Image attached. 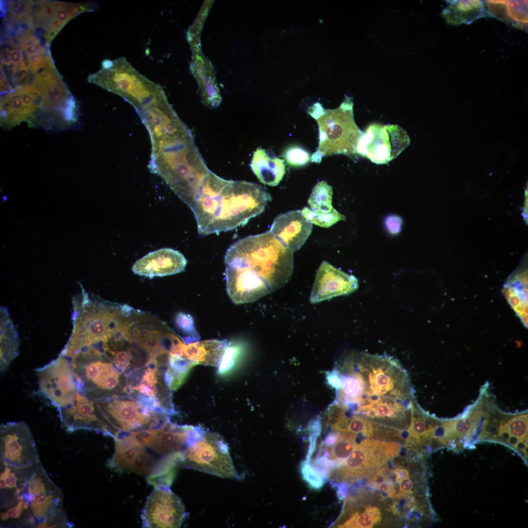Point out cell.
<instances>
[{"instance_id": "1", "label": "cell", "mask_w": 528, "mask_h": 528, "mask_svg": "<svg viewBox=\"0 0 528 528\" xmlns=\"http://www.w3.org/2000/svg\"><path fill=\"white\" fill-rule=\"evenodd\" d=\"M336 368L332 381L341 413L392 421L414 414L418 404L409 376L393 357L353 352L343 356Z\"/></svg>"}, {"instance_id": "2", "label": "cell", "mask_w": 528, "mask_h": 528, "mask_svg": "<svg viewBox=\"0 0 528 528\" xmlns=\"http://www.w3.org/2000/svg\"><path fill=\"white\" fill-rule=\"evenodd\" d=\"M150 171L160 176L189 207L211 171L187 129L151 143Z\"/></svg>"}, {"instance_id": "3", "label": "cell", "mask_w": 528, "mask_h": 528, "mask_svg": "<svg viewBox=\"0 0 528 528\" xmlns=\"http://www.w3.org/2000/svg\"><path fill=\"white\" fill-rule=\"evenodd\" d=\"M293 251L270 231L239 240L227 249L226 266L241 270L270 293L284 286L293 269Z\"/></svg>"}, {"instance_id": "4", "label": "cell", "mask_w": 528, "mask_h": 528, "mask_svg": "<svg viewBox=\"0 0 528 528\" xmlns=\"http://www.w3.org/2000/svg\"><path fill=\"white\" fill-rule=\"evenodd\" d=\"M271 199L270 195L261 185L228 180L219 196L215 216L206 235L245 225L263 212Z\"/></svg>"}, {"instance_id": "5", "label": "cell", "mask_w": 528, "mask_h": 528, "mask_svg": "<svg viewBox=\"0 0 528 528\" xmlns=\"http://www.w3.org/2000/svg\"><path fill=\"white\" fill-rule=\"evenodd\" d=\"M308 113L317 121L319 134V146L310 157L311 162L319 163L323 157L334 154L356 153L363 132L354 122L351 107L326 110L315 105Z\"/></svg>"}, {"instance_id": "6", "label": "cell", "mask_w": 528, "mask_h": 528, "mask_svg": "<svg viewBox=\"0 0 528 528\" xmlns=\"http://www.w3.org/2000/svg\"><path fill=\"white\" fill-rule=\"evenodd\" d=\"M179 463L221 478H238L227 443L218 434L199 426H192Z\"/></svg>"}, {"instance_id": "7", "label": "cell", "mask_w": 528, "mask_h": 528, "mask_svg": "<svg viewBox=\"0 0 528 528\" xmlns=\"http://www.w3.org/2000/svg\"><path fill=\"white\" fill-rule=\"evenodd\" d=\"M102 66L88 81L122 97L136 111L163 92L160 85L141 75L125 58L104 60Z\"/></svg>"}, {"instance_id": "8", "label": "cell", "mask_w": 528, "mask_h": 528, "mask_svg": "<svg viewBox=\"0 0 528 528\" xmlns=\"http://www.w3.org/2000/svg\"><path fill=\"white\" fill-rule=\"evenodd\" d=\"M19 496L29 506L33 514L30 521L34 526L72 527L63 508L62 492L48 477L41 463L26 483Z\"/></svg>"}, {"instance_id": "9", "label": "cell", "mask_w": 528, "mask_h": 528, "mask_svg": "<svg viewBox=\"0 0 528 528\" xmlns=\"http://www.w3.org/2000/svg\"><path fill=\"white\" fill-rule=\"evenodd\" d=\"M499 443L512 449L528 463V412L505 413L490 399L486 403L477 443Z\"/></svg>"}, {"instance_id": "10", "label": "cell", "mask_w": 528, "mask_h": 528, "mask_svg": "<svg viewBox=\"0 0 528 528\" xmlns=\"http://www.w3.org/2000/svg\"><path fill=\"white\" fill-rule=\"evenodd\" d=\"M0 455L2 464L28 481L41 463L36 442L23 421H10L0 426Z\"/></svg>"}, {"instance_id": "11", "label": "cell", "mask_w": 528, "mask_h": 528, "mask_svg": "<svg viewBox=\"0 0 528 528\" xmlns=\"http://www.w3.org/2000/svg\"><path fill=\"white\" fill-rule=\"evenodd\" d=\"M36 371L38 392L58 412L74 403L81 390L70 363L64 355L60 353L57 358Z\"/></svg>"}, {"instance_id": "12", "label": "cell", "mask_w": 528, "mask_h": 528, "mask_svg": "<svg viewBox=\"0 0 528 528\" xmlns=\"http://www.w3.org/2000/svg\"><path fill=\"white\" fill-rule=\"evenodd\" d=\"M399 449L400 445L395 443L366 439L337 469V479L351 483L370 477L396 456Z\"/></svg>"}, {"instance_id": "13", "label": "cell", "mask_w": 528, "mask_h": 528, "mask_svg": "<svg viewBox=\"0 0 528 528\" xmlns=\"http://www.w3.org/2000/svg\"><path fill=\"white\" fill-rule=\"evenodd\" d=\"M406 132L397 125L373 124L363 132L356 153L377 164L389 162L409 145Z\"/></svg>"}, {"instance_id": "14", "label": "cell", "mask_w": 528, "mask_h": 528, "mask_svg": "<svg viewBox=\"0 0 528 528\" xmlns=\"http://www.w3.org/2000/svg\"><path fill=\"white\" fill-rule=\"evenodd\" d=\"M187 513L180 499L165 484L155 485L142 511L143 527L148 528H179Z\"/></svg>"}, {"instance_id": "15", "label": "cell", "mask_w": 528, "mask_h": 528, "mask_svg": "<svg viewBox=\"0 0 528 528\" xmlns=\"http://www.w3.org/2000/svg\"><path fill=\"white\" fill-rule=\"evenodd\" d=\"M115 451L108 465L117 471L130 472L148 480L155 472L159 462L131 432H118L114 437Z\"/></svg>"}, {"instance_id": "16", "label": "cell", "mask_w": 528, "mask_h": 528, "mask_svg": "<svg viewBox=\"0 0 528 528\" xmlns=\"http://www.w3.org/2000/svg\"><path fill=\"white\" fill-rule=\"evenodd\" d=\"M97 404L112 429H117L118 432L152 428L164 422H160L147 409L132 400L108 397L99 400Z\"/></svg>"}, {"instance_id": "17", "label": "cell", "mask_w": 528, "mask_h": 528, "mask_svg": "<svg viewBox=\"0 0 528 528\" xmlns=\"http://www.w3.org/2000/svg\"><path fill=\"white\" fill-rule=\"evenodd\" d=\"M192 426L174 424L168 419L158 427L132 432L131 434L154 452L179 459Z\"/></svg>"}, {"instance_id": "18", "label": "cell", "mask_w": 528, "mask_h": 528, "mask_svg": "<svg viewBox=\"0 0 528 528\" xmlns=\"http://www.w3.org/2000/svg\"><path fill=\"white\" fill-rule=\"evenodd\" d=\"M357 279L335 268L326 261L315 276L309 301L316 304L335 297L349 294L358 287Z\"/></svg>"}, {"instance_id": "19", "label": "cell", "mask_w": 528, "mask_h": 528, "mask_svg": "<svg viewBox=\"0 0 528 528\" xmlns=\"http://www.w3.org/2000/svg\"><path fill=\"white\" fill-rule=\"evenodd\" d=\"M228 181L210 171L189 207L194 214L200 236H206L216 212L218 197Z\"/></svg>"}, {"instance_id": "20", "label": "cell", "mask_w": 528, "mask_h": 528, "mask_svg": "<svg viewBox=\"0 0 528 528\" xmlns=\"http://www.w3.org/2000/svg\"><path fill=\"white\" fill-rule=\"evenodd\" d=\"M186 264V258L179 251L163 248L150 252L137 261L132 269L134 274L153 278L180 273Z\"/></svg>"}, {"instance_id": "21", "label": "cell", "mask_w": 528, "mask_h": 528, "mask_svg": "<svg viewBox=\"0 0 528 528\" xmlns=\"http://www.w3.org/2000/svg\"><path fill=\"white\" fill-rule=\"evenodd\" d=\"M312 223L301 210H292L278 215L270 231L286 247L293 252L299 250L310 235Z\"/></svg>"}, {"instance_id": "22", "label": "cell", "mask_w": 528, "mask_h": 528, "mask_svg": "<svg viewBox=\"0 0 528 528\" xmlns=\"http://www.w3.org/2000/svg\"><path fill=\"white\" fill-rule=\"evenodd\" d=\"M228 344L217 339L183 343L180 355L197 364L218 367Z\"/></svg>"}, {"instance_id": "23", "label": "cell", "mask_w": 528, "mask_h": 528, "mask_svg": "<svg viewBox=\"0 0 528 528\" xmlns=\"http://www.w3.org/2000/svg\"><path fill=\"white\" fill-rule=\"evenodd\" d=\"M527 270H517L503 285V293L523 324L528 326Z\"/></svg>"}, {"instance_id": "24", "label": "cell", "mask_w": 528, "mask_h": 528, "mask_svg": "<svg viewBox=\"0 0 528 528\" xmlns=\"http://www.w3.org/2000/svg\"><path fill=\"white\" fill-rule=\"evenodd\" d=\"M250 165L259 180L270 186L279 184L286 173L284 160L270 157L260 147L254 152Z\"/></svg>"}, {"instance_id": "25", "label": "cell", "mask_w": 528, "mask_h": 528, "mask_svg": "<svg viewBox=\"0 0 528 528\" xmlns=\"http://www.w3.org/2000/svg\"><path fill=\"white\" fill-rule=\"evenodd\" d=\"M489 16L521 29L528 25L527 0H485Z\"/></svg>"}, {"instance_id": "26", "label": "cell", "mask_w": 528, "mask_h": 528, "mask_svg": "<svg viewBox=\"0 0 528 528\" xmlns=\"http://www.w3.org/2000/svg\"><path fill=\"white\" fill-rule=\"evenodd\" d=\"M443 11L448 22L453 25L470 24L474 21L489 16L487 6L482 0H448Z\"/></svg>"}, {"instance_id": "27", "label": "cell", "mask_w": 528, "mask_h": 528, "mask_svg": "<svg viewBox=\"0 0 528 528\" xmlns=\"http://www.w3.org/2000/svg\"><path fill=\"white\" fill-rule=\"evenodd\" d=\"M19 340L6 308L0 309V373L3 374L18 356Z\"/></svg>"}, {"instance_id": "28", "label": "cell", "mask_w": 528, "mask_h": 528, "mask_svg": "<svg viewBox=\"0 0 528 528\" xmlns=\"http://www.w3.org/2000/svg\"><path fill=\"white\" fill-rule=\"evenodd\" d=\"M335 436L334 443L321 455L329 460L331 467L343 464L357 445L355 434L342 432L335 433Z\"/></svg>"}, {"instance_id": "29", "label": "cell", "mask_w": 528, "mask_h": 528, "mask_svg": "<svg viewBox=\"0 0 528 528\" xmlns=\"http://www.w3.org/2000/svg\"><path fill=\"white\" fill-rule=\"evenodd\" d=\"M195 365V362L179 354L169 355V365L165 373V378L172 390H177L183 383Z\"/></svg>"}, {"instance_id": "30", "label": "cell", "mask_w": 528, "mask_h": 528, "mask_svg": "<svg viewBox=\"0 0 528 528\" xmlns=\"http://www.w3.org/2000/svg\"><path fill=\"white\" fill-rule=\"evenodd\" d=\"M332 188L326 181L318 182L308 198L310 209L316 213L328 214L334 209L331 205Z\"/></svg>"}, {"instance_id": "31", "label": "cell", "mask_w": 528, "mask_h": 528, "mask_svg": "<svg viewBox=\"0 0 528 528\" xmlns=\"http://www.w3.org/2000/svg\"><path fill=\"white\" fill-rule=\"evenodd\" d=\"M381 520V513L375 506H369L362 512L355 513L339 528H372Z\"/></svg>"}, {"instance_id": "32", "label": "cell", "mask_w": 528, "mask_h": 528, "mask_svg": "<svg viewBox=\"0 0 528 528\" xmlns=\"http://www.w3.org/2000/svg\"><path fill=\"white\" fill-rule=\"evenodd\" d=\"M34 1L31 0H14L9 2L8 7V20L9 23H20L22 22H33L32 10Z\"/></svg>"}, {"instance_id": "33", "label": "cell", "mask_w": 528, "mask_h": 528, "mask_svg": "<svg viewBox=\"0 0 528 528\" xmlns=\"http://www.w3.org/2000/svg\"><path fill=\"white\" fill-rule=\"evenodd\" d=\"M301 212L309 222L323 227H329L337 221L344 220L345 218L335 209L330 213L322 214L316 213L310 208L305 207Z\"/></svg>"}, {"instance_id": "34", "label": "cell", "mask_w": 528, "mask_h": 528, "mask_svg": "<svg viewBox=\"0 0 528 528\" xmlns=\"http://www.w3.org/2000/svg\"><path fill=\"white\" fill-rule=\"evenodd\" d=\"M175 324L177 328L186 335L183 338L186 344L198 341L200 336L195 327L192 317L186 313L180 312L175 317Z\"/></svg>"}, {"instance_id": "35", "label": "cell", "mask_w": 528, "mask_h": 528, "mask_svg": "<svg viewBox=\"0 0 528 528\" xmlns=\"http://www.w3.org/2000/svg\"><path fill=\"white\" fill-rule=\"evenodd\" d=\"M158 371L156 367H148L145 370L139 384L129 389L136 390L144 395L155 396L157 393L156 384L158 380Z\"/></svg>"}, {"instance_id": "36", "label": "cell", "mask_w": 528, "mask_h": 528, "mask_svg": "<svg viewBox=\"0 0 528 528\" xmlns=\"http://www.w3.org/2000/svg\"><path fill=\"white\" fill-rule=\"evenodd\" d=\"M301 472L303 479L310 487L319 489L323 486L325 477L305 460L301 464Z\"/></svg>"}, {"instance_id": "37", "label": "cell", "mask_w": 528, "mask_h": 528, "mask_svg": "<svg viewBox=\"0 0 528 528\" xmlns=\"http://www.w3.org/2000/svg\"><path fill=\"white\" fill-rule=\"evenodd\" d=\"M238 345H228L218 366V372L220 374H226L233 367L240 352Z\"/></svg>"}, {"instance_id": "38", "label": "cell", "mask_w": 528, "mask_h": 528, "mask_svg": "<svg viewBox=\"0 0 528 528\" xmlns=\"http://www.w3.org/2000/svg\"><path fill=\"white\" fill-rule=\"evenodd\" d=\"M285 157L289 164L294 166L304 165L310 159L309 154L299 147L289 148L285 153Z\"/></svg>"}, {"instance_id": "39", "label": "cell", "mask_w": 528, "mask_h": 528, "mask_svg": "<svg viewBox=\"0 0 528 528\" xmlns=\"http://www.w3.org/2000/svg\"><path fill=\"white\" fill-rule=\"evenodd\" d=\"M112 361L114 362L115 366L124 372L129 365L132 359V349L127 350H116L111 351Z\"/></svg>"}, {"instance_id": "40", "label": "cell", "mask_w": 528, "mask_h": 528, "mask_svg": "<svg viewBox=\"0 0 528 528\" xmlns=\"http://www.w3.org/2000/svg\"><path fill=\"white\" fill-rule=\"evenodd\" d=\"M18 502L14 506L10 507L7 511L1 514V518L2 520H6L7 518H17L22 514V511L25 510L28 507L27 503L22 498L19 497Z\"/></svg>"}, {"instance_id": "41", "label": "cell", "mask_w": 528, "mask_h": 528, "mask_svg": "<svg viewBox=\"0 0 528 528\" xmlns=\"http://www.w3.org/2000/svg\"><path fill=\"white\" fill-rule=\"evenodd\" d=\"M387 467L385 466L374 474L369 482L370 484L373 487L377 488L380 484L387 480Z\"/></svg>"}, {"instance_id": "42", "label": "cell", "mask_w": 528, "mask_h": 528, "mask_svg": "<svg viewBox=\"0 0 528 528\" xmlns=\"http://www.w3.org/2000/svg\"><path fill=\"white\" fill-rule=\"evenodd\" d=\"M377 488L391 497L395 498L399 496L396 491L393 483L388 479L380 484Z\"/></svg>"}, {"instance_id": "43", "label": "cell", "mask_w": 528, "mask_h": 528, "mask_svg": "<svg viewBox=\"0 0 528 528\" xmlns=\"http://www.w3.org/2000/svg\"><path fill=\"white\" fill-rule=\"evenodd\" d=\"M393 472L396 475V480L398 483L404 479L409 478V473L404 467L398 466L394 470Z\"/></svg>"}, {"instance_id": "44", "label": "cell", "mask_w": 528, "mask_h": 528, "mask_svg": "<svg viewBox=\"0 0 528 528\" xmlns=\"http://www.w3.org/2000/svg\"><path fill=\"white\" fill-rule=\"evenodd\" d=\"M399 491L402 494L409 493L413 487L412 482L409 478L402 480L399 483Z\"/></svg>"}]
</instances>
